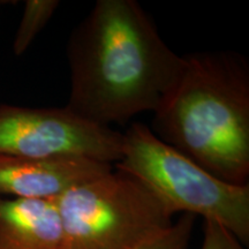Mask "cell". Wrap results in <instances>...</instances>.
<instances>
[{
  "instance_id": "cell-2",
  "label": "cell",
  "mask_w": 249,
  "mask_h": 249,
  "mask_svg": "<svg viewBox=\"0 0 249 249\" xmlns=\"http://www.w3.org/2000/svg\"><path fill=\"white\" fill-rule=\"evenodd\" d=\"M182 57V70L149 128L218 179L249 185L247 58L235 51Z\"/></svg>"
},
{
  "instance_id": "cell-7",
  "label": "cell",
  "mask_w": 249,
  "mask_h": 249,
  "mask_svg": "<svg viewBox=\"0 0 249 249\" xmlns=\"http://www.w3.org/2000/svg\"><path fill=\"white\" fill-rule=\"evenodd\" d=\"M0 249H64L53 200L0 197Z\"/></svg>"
},
{
  "instance_id": "cell-6",
  "label": "cell",
  "mask_w": 249,
  "mask_h": 249,
  "mask_svg": "<svg viewBox=\"0 0 249 249\" xmlns=\"http://www.w3.org/2000/svg\"><path fill=\"white\" fill-rule=\"evenodd\" d=\"M112 170V164L82 157L0 155V197L54 200L71 187Z\"/></svg>"
},
{
  "instance_id": "cell-8",
  "label": "cell",
  "mask_w": 249,
  "mask_h": 249,
  "mask_svg": "<svg viewBox=\"0 0 249 249\" xmlns=\"http://www.w3.org/2000/svg\"><path fill=\"white\" fill-rule=\"evenodd\" d=\"M60 6L59 0H27L13 39V53L24 54Z\"/></svg>"
},
{
  "instance_id": "cell-3",
  "label": "cell",
  "mask_w": 249,
  "mask_h": 249,
  "mask_svg": "<svg viewBox=\"0 0 249 249\" xmlns=\"http://www.w3.org/2000/svg\"><path fill=\"white\" fill-rule=\"evenodd\" d=\"M116 169L135 177L171 213L213 220L249 244V185L225 182L160 141L149 126L134 123L123 133Z\"/></svg>"
},
{
  "instance_id": "cell-5",
  "label": "cell",
  "mask_w": 249,
  "mask_h": 249,
  "mask_svg": "<svg viewBox=\"0 0 249 249\" xmlns=\"http://www.w3.org/2000/svg\"><path fill=\"white\" fill-rule=\"evenodd\" d=\"M121 154L123 133L89 123L67 107L0 105V155L116 164Z\"/></svg>"
},
{
  "instance_id": "cell-10",
  "label": "cell",
  "mask_w": 249,
  "mask_h": 249,
  "mask_svg": "<svg viewBox=\"0 0 249 249\" xmlns=\"http://www.w3.org/2000/svg\"><path fill=\"white\" fill-rule=\"evenodd\" d=\"M201 249H245V246L220 224L204 220Z\"/></svg>"
},
{
  "instance_id": "cell-9",
  "label": "cell",
  "mask_w": 249,
  "mask_h": 249,
  "mask_svg": "<svg viewBox=\"0 0 249 249\" xmlns=\"http://www.w3.org/2000/svg\"><path fill=\"white\" fill-rule=\"evenodd\" d=\"M195 216L183 213L169 227L134 249H189Z\"/></svg>"
},
{
  "instance_id": "cell-1",
  "label": "cell",
  "mask_w": 249,
  "mask_h": 249,
  "mask_svg": "<svg viewBox=\"0 0 249 249\" xmlns=\"http://www.w3.org/2000/svg\"><path fill=\"white\" fill-rule=\"evenodd\" d=\"M65 107L103 127L154 112L183 66L135 0H98L67 42Z\"/></svg>"
},
{
  "instance_id": "cell-11",
  "label": "cell",
  "mask_w": 249,
  "mask_h": 249,
  "mask_svg": "<svg viewBox=\"0 0 249 249\" xmlns=\"http://www.w3.org/2000/svg\"><path fill=\"white\" fill-rule=\"evenodd\" d=\"M9 2H11V1H1V0H0V8H1L2 6L6 5V4H9Z\"/></svg>"
},
{
  "instance_id": "cell-4",
  "label": "cell",
  "mask_w": 249,
  "mask_h": 249,
  "mask_svg": "<svg viewBox=\"0 0 249 249\" xmlns=\"http://www.w3.org/2000/svg\"><path fill=\"white\" fill-rule=\"evenodd\" d=\"M53 202L64 249H134L173 223L147 187L117 169L71 187Z\"/></svg>"
}]
</instances>
